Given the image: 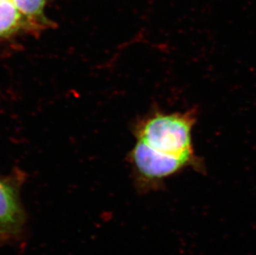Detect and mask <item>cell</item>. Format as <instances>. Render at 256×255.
I'll use <instances>...</instances> for the list:
<instances>
[{
    "label": "cell",
    "instance_id": "277c9868",
    "mask_svg": "<svg viewBox=\"0 0 256 255\" xmlns=\"http://www.w3.org/2000/svg\"><path fill=\"white\" fill-rule=\"evenodd\" d=\"M34 28L22 15L0 4V38L11 36L21 30Z\"/></svg>",
    "mask_w": 256,
    "mask_h": 255
},
{
    "label": "cell",
    "instance_id": "6da1fadb",
    "mask_svg": "<svg viewBox=\"0 0 256 255\" xmlns=\"http://www.w3.org/2000/svg\"><path fill=\"white\" fill-rule=\"evenodd\" d=\"M196 120V108L171 113L156 111L138 126L137 141L160 154L204 164L194 150L192 130Z\"/></svg>",
    "mask_w": 256,
    "mask_h": 255
},
{
    "label": "cell",
    "instance_id": "7a4b0ae2",
    "mask_svg": "<svg viewBox=\"0 0 256 255\" xmlns=\"http://www.w3.org/2000/svg\"><path fill=\"white\" fill-rule=\"evenodd\" d=\"M132 161L138 179L150 188H160L165 180L186 169L204 174L205 164L160 154L137 141L132 151Z\"/></svg>",
    "mask_w": 256,
    "mask_h": 255
},
{
    "label": "cell",
    "instance_id": "3957f363",
    "mask_svg": "<svg viewBox=\"0 0 256 255\" xmlns=\"http://www.w3.org/2000/svg\"><path fill=\"white\" fill-rule=\"evenodd\" d=\"M22 212L14 188L0 180V233H10L20 226Z\"/></svg>",
    "mask_w": 256,
    "mask_h": 255
}]
</instances>
